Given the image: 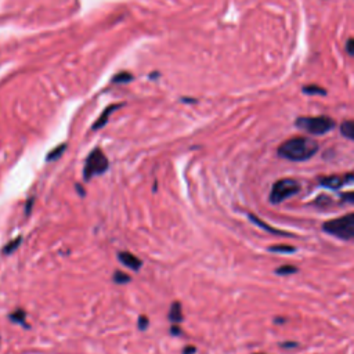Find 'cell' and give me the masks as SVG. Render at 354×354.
Wrapping results in <instances>:
<instances>
[{
  "label": "cell",
  "instance_id": "obj_20",
  "mask_svg": "<svg viewBox=\"0 0 354 354\" xmlns=\"http://www.w3.org/2000/svg\"><path fill=\"white\" fill-rule=\"evenodd\" d=\"M342 199H343L345 202L354 204V191H352V192H345V194H342Z\"/></svg>",
  "mask_w": 354,
  "mask_h": 354
},
{
  "label": "cell",
  "instance_id": "obj_19",
  "mask_svg": "<svg viewBox=\"0 0 354 354\" xmlns=\"http://www.w3.org/2000/svg\"><path fill=\"white\" fill-rule=\"evenodd\" d=\"M148 325H150V320H148L145 315H141V317L138 318V321H137V327H138L140 331H145V329L148 328Z\"/></svg>",
  "mask_w": 354,
  "mask_h": 354
},
{
  "label": "cell",
  "instance_id": "obj_22",
  "mask_svg": "<svg viewBox=\"0 0 354 354\" xmlns=\"http://www.w3.org/2000/svg\"><path fill=\"white\" fill-rule=\"evenodd\" d=\"M171 334H173V335H180V334H181V331H180V328H178V325H177V324H173V325H172Z\"/></svg>",
  "mask_w": 354,
  "mask_h": 354
},
{
  "label": "cell",
  "instance_id": "obj_8",
  "mask_svg": "<svg viewBox=\"0 0 354 354\" xmlns=\"http://www.w3.org/2000/svg\"><path fill=\"white\" fill-rule=\"evenodd\" d=\"M169 320H171L173 324H178V322L183 321V309H181V305H180L178 302H175L171 306V310H169Z\"/></svg>",
  "mask_w": 354,
  "mask_h": 354
},
{
  "label": "cell",
  "instance_id": "obj_1",
  "mask_svg": "<svg viewBox=\"0 0 354 354\" xmlns=\"http://www.w3.org/2000/svg\"><path fill=\"white\" fill-rule=\"evenodd\" d=\"M320 150L318 143L309 137H292L278 147V155L288 161L303 162L313 158Z\"/></svg>",
  "mask_w": 354,
  "mask_h": 354
},
{
  "label": "cell",
  "instance_id": "obj_15",
  "mask_svg": "<svg viewBox=\"0 0 354 354\" xmlns=\"http://www.w3.org/2000/svg\"><path fill=\"white\" fill-rule=\"evenodd\" d=\"M65 144H62V145H58L57 148L51 151L50 154L47 155V161H55V159H58V158L61 157L62 154H64V151H65Z\"/></svg>",
  "mask_w": 354,
  "mask_h": 354
},
{
  "label": "cell",
  "instance_id": "obj_4",
  "mask_svg": "<svg viewBox=\"0 0 354 354\" xmlns=\"http://www.w3.org/2000/svg\"><path fill=\"white\" fill-rule=\"evenodd\" d=\"M108 158L104 155L101 150H94L90 152V155L86 159V164L83 168V176L85 180L88 181L95 176H101L105 172L108 171Z\"/></svg>",
  "mask_w": 354,
  "mask_h": 354
},
{
  "label": "cell",
  "instance_id": "obj_14",
  "mask_svg": "<svg viewBox=\"0 0 354 354\" xmlns=\"http://www.w3.org/2000/svg\"><path fill=\"white\" fill-rule=\"evenodd\" d=\"M268 251L277 253H293L295 252V248L289 245H272L268 248Z\"/></svg>",
  "mask_w": 354,
  "mask_h": 354
},
{
  "label": "cell",
  "instance_id": "obj_16",
  "mask_svg": "<svg viewBox=\"0 0 354 354\" xmlns=\"http://www.w3.org/2000/svg\"><path fill=\"white\" fill-rule=\"evenodd\" d=\"M112 278H114V282H115V284H121V285H122V284H128L130 279H132L128 274H125V272L122 271L114 272V277H112Z\"/></svg>",
  "mask_w": 354,
  "mask_h": 354
},
{
  "label": "cell",
  "instance_id": "obj_21",
  "mask_svg": "<svg viewBox=\"0 0 354 354\" xmlns=\"http://www.w3.org/2000/svg\"><path fill=\"white\" fill-rule=\"evenodd\" d=\"M346 51H348L349 54L354 57V38H352V39H349V41L346 42Z\"/></svg>",
  "mask_w": 354,
  "mask_h": 354
},
{
  "label": "cell",
  "instance_id": "obj_6",
  "mask_svg": "<svg viewBox=\"0 0 354 354\" xmlns=\"http://www.w3.org/2000/svg\"><path fill=\"white\" fill-rule=\"evenodd\" d=\"M118 258L121 260V263L125 265L128 268L133 270V271H138L141 267H143V262L140 258L134 256L133 253L130 252H119L118 253Z\"/></svg>",
  "mask_w": 354,
  "mask_h": 354
},
{
  "label": "cell",
  "instance_id": "obj_9",
  "mask_svg": "<svg viewBox=\"0 0 354 354\" xmlns=\"http://www.w3.org/2000/svg\"><path fill=\"white\" fill-rule=\"evenodd\" d=\"M342 136L354 140V121H346L341 125Z\"/></svg>",
  "mask_w": 354,
  "mask_h": 354
},
{
  "label": "cell",
  "instance_id": "obj_13",
  "mask_svg": "<svg viewBox=\"0 0 354 354\" xmlns=\"http://www.w3.org/2000/svg\"><path fill=\"white\" fill-rule=\"evenodd\" d=\"M25 318H27V314H25L24 310H17V311H14V313L10 314V320L13 321V322H18V324H22V325L27 327Z\"/></svg>",
  "mask_w": 354,
  "mask_h": 354
},
{
  "label": "cell",
  "instance_id": "obj_5",
  "mask_svg": "<svg viewBox=\"0 0 354 354\" xmlns=\"http://www.w3.org/2000/svg\"><path fill=\"white\" fill-rule=\"evenodd\" d=\"M300 190V184L293 178H281L275 181L270 192V202L274 205L282 204L288 198L296 195Z\"/></svg>",
  "mask_w": 354,
  "mask_h": 354
},
{
  "label": "cell",
  "instance_id": "obj_12",
  "mask_svg": "<svg viewBox=\"0 0 354 354\" xmlns=\"http://www.w3.org/2000/svg\"><path fill=\"white\" fill-rule=\"evenodd\" d=\"M21 242H22V237H17V238L11 239L6 246H4V249H3V252L6 253V255H10V253H13L17 251V248L21 245Z\"/></svg>",
  "mask_w": 354,
  "mask_h": 354
},
{
  "label": "cell",
  "instance_id": "obj_2",
  "mask_svg": "<svg viewBox=\"0 0 354 354\" xmlns=\"http://www.w3.org/2000/svg\"><path fill=\"white\" fill-rule=\"evenodd\" d=\"M296 128H299L300 130H305L306 133L310 134H315V136H320V134H325L328 132L335 128V121L332 118L325 115L321 116H300L295 121Z\"/></svg>",
  "mask_w": 354,
  "mask_h": 354
},
{
  "label": "cell",
  "instance_id": "obj_3",
  "mask_svg": "<svg viewBox=\"0 0 354 354\" xmlns=\"http://www.w3.org/2000/svg\"><path fill=\"white\" fill-rule=\"evenodd\" d=\"M322 230L339 239H354V213L328 220L322 225Z\"/></svg>",
  "mask_w": 354,
  "mask_h": 354
},
{
  "label": "cell",
  "instance_id": "obj_11",
  "mask_svg": "<svg viewBox=\"0 0 354 354\" xmlns=\"http://www.w3.org/2000/svg\"><path fill=\"white\" fill-rule=\"evenodd\" d=\"M249 219L252 220L255 224H258L259 227H262V228H263V230H266V231L272 232V234H284V232L278 231V230H275V228H271V225H268V224H266V223H263V221H262L260 219L256 218L255 215H249Z\"/></svg>",
  "mask_w": 354,
  "mask_h": 354
},
{
  "label": "cell",
  "instance_id": "obj_10",
  "mask_svg": "<svg viewBox=\"0 0 354 354\" xmlns=\"http://www.w3.org/2000/svg\"><path fill=\"white\" fill-rule=\"evenodd\" d=\"M303 93H306V94H318V95H325L327 94V90L324 88H321V86H317V85H309V86H305L303 88Z\"/></svg>",
  "mask_w": 354,
  "mask_h": 354
},
{
  "label": "cell",
  "instance_id": "obj_23",
  "mask_svg": "<svg viewBox=\"0 0 354 354\" xmlns=\"http://www.w3.org/2000/svg\"><path fill=\"white\" fill-rule=\"evenodd\" d=\"M194 353H195V348H194V346H187L183 354H194Z\"/></svg>",
  "mask_w": 354,
  "mask_h": 354
},
{
  "label": "cell",
  "instance_id": "obj_18",
  "mask_svg": "<svg viewBox=\"0 0 354 354\" xmlns=\"http://www.w3.org/2000/svg\"><path fill=\"white\" fill-rule=\"evenodd\" d=\"M111 109H114V107H112V108H108L107 111H105V112H104V114H102L101 118H100V119L97 121V123H95L94 126H93V129H100L102 125H104V123L108 121V115L111 114Z\"/></svg>",
  "mask_w": 354,
  "mask_h": 354
},
{
  "label": "cell",
  "instance_id": "obj_7",
  "mask_svg": "<svg viewBox=\"0 0 354 354\" xmlns=\"http://www.w3.org/2000/svg\"><path fill=\"white\" fill-rule=\"evenodd\" d=\"M353 176L352 175H348V176H329V177H322L320 180L321 185L324 187H328V188H339L342 187L343 184H346L348 180H352Z\"/></svg>",
  "mask_w": 354,
  "mask_h": 354
},
{
  "label": "cell",
  "instance_id": "obj_17",
  "mask_svg": "<svg viewBox=\"0 0 354 354\" xmlns=\"http://www.w3.org/2000/svg\"><path fill=\"white\" fill-rule=\"evenodd\" d=\"M277 274L278 275H288V274H295L298 272V268L295 266H281L277 268Z\"/></svg>",
  "mask_w": 354,
  "mask_h": 354
},
{
  "label": "cell",
  "instance_id": "obj_24",
  "mask_svg": "<svg viewBox=\"0 0 354 354\" xmlns=\"http://www.w3.org/2000/svg\"><path fill=\"white\" fill-rule=\"evenodd\" d=\"M281 346H282V348H296L298 345H296V343H282Z\"/></svg>",
  "mask_w": 354,
  "mask_h": 354
}]
</instances>
